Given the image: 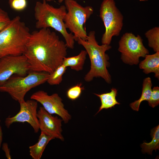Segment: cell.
Segmentation results:
<instances>
[{"mask_svg": "<svg viewBox=\"0 0 159 159\" xmlns=\"http://www.w3.org/2000/svg\"><path fill=\"white\" fill-rule=\"evenodd\" d=\"M65 43L49 28H43L31 33L24 54L30 71L50 74L62 64L67 55Z\"/></svg>", "mask_w": 159, "mask_h": 159, "instance_id": "obj_1", "label": "cell"}, {"mask_svg": "<svg viewBox=\"0 0 159 159\" xmlns=\"http://www.w3.org/2000/svg\"><path fill=\"white\" fill-rule=\"evenodd\" d=\"M67 12L65 6L56 8L48 4L45 0H43L42 2L37 1L34 7L35 26L39 29H54L62 35L67 47L73 49L75 42L74 35L67 32L64 22Z\"/></svg>", "mask_w": 159, "mask_h": 159, "instance_id": "obj_2", "label": "cell"}, {"mask_svg": "<svg viewBox=\"0 0 159 159\" xmlns=\"http://www.w3.org/2000/svg\"><path fill=\"white\" fill-rule=\"evenodd\" d=\"M77 42L85 48L90 59V69L84 77L85 81L90 82L95 77H100L107 83H111V76L107 69L110 66L109 57L105 52L111 48V46L99 45L93 31L89 32L86 40L79 38Z\"/></svg>", "mask_w": 159, "mask_h": 159, "instance_id": "obj_3", "label": "cell"}, {"mask_svg": "<svg viewBox=\"0 0 159 159\" xmlns=\"http://www.w3.org/2000/svg\"><path fill=\"white\" fill-rule=\"evenodd\" d=\"M31 35L29 29L17 16L0 31V58L24 54Z\"/></svg>", "mask_w": 159, "mask_h": 159, "instance_id": "obj_4", "label": "cell"}, {"mask_svg": "<svg viewBox=\"0 0 159 159\" xmlns=\"http://www.w3.org/2000/svg\"><path fill=\"white\" fill-rule=\"evenodd\" d=\"M49 75L45 72L31 71L25 76L14 75L0 86V92L7 93L19 103L23 102L26 93L47 82Z\"/></svg>", "mask_w": 159, "mask_h": 159, "instance_id": "obj_5", "label": "cell"}, {"mask_svg": "<svg viewBox=\"0 0 159 159\" xmlns=\"http://www.w3.org/2000/svg\"><path fill=\"white\" fill-rule=\"evenodd\" d=\"M64 3L67 11L64 19L66 28L74 34L75 41L79 38L86 40L87 34L84 25L93 14V8L83 7L75 0H65Z\"/></svg>", "mask_w": 159, "mask_h": 159, "instance_id": "obj_6", "label": "cell"}, {"mask_svg": "<svg viewBox=\"0 0 159 159\" xmlns=\"http://www.w3.org/2000/svg\"><path fill=\"white\" fill-rule=\"evenodd\" d=\"M100 16L105 28L101 39L102 44L110 45L112 37L118 36L123 26V16L114 0H104L101 5Z\"/></svg>", "mask_w": 159, "mask_h": 159, "instance_id": "obj_7", "label": "cell"}, {"mask_svg": "<svg viewBox=\"0 0 159 159\" xmlns=\"http://www.w3.org/2000/svg\"><path fill=\"white\" fill-rule=\"evenodd\" d=\"M143 40L139 35L135 36L127 32L121 37L119 42L118 50L121 53V59L125 63L130 65H137L140 57L149 54L148 50L144 46Z\"/></svg>", "mask_w": 159, "mask_h": 159, "instance_id": "obj_8", "label": "cell"}, {"mask_svg": "<svg viewBox=\"0 0 159 159\" xmlns=\"http://www.w3.org/2000/svg\"><path fill=\"white\" fill-rule=\"evenodd\" d=\"M30 71V64L24 54L1 57L0 58V86L14 75L25 76Z\"/></svg>", "mask_w": 159, "mask_h": 159, "instance_id": "obj_9", "label": "cell"}, {"mask_svg": "<svg viewBox=\"0 0 159 159\" xmlns=\"http://www.w3.org/2000/svg\"><path fill=\"white\" fill-rule=\"evenodd\" d=\"M30 98L40 103L49 113L59 116L64 123H68L71 120V116L65 108L62 100L58 94L49 95L44 91L39 90L33 93Z\"/></svg>", "mask_w": 159, "mask_h": 159, "instance_id": "obj_10", "label": "cell"}, {"mask_svg": "<svg viewBox=\"0 0 159 159\" xmlns=\"http://www.w3.org/2000/svg\"><path fill=\"white\" fill-rule=\"evenodd\" d=\"M19 103V111L14 116L6 118L4 122L5 126L8 128L14 123L26 122L32 127L35 133H37L39 130L37 117L38 102L31 99Z\"/></svg>", "mask_w": 159, "mask_h": 159, "instance_id": "obj_11", "label": "cell"}, {"mask_svg": "<svg viewBox=\"0 0 159 159\" xmlns=\"http://www.w3.org/2000/svg\"><path fill=\"white\" fill-rule=\"evenodd\" d=\"M39 130L53 137L64 141L62 134V119L52 116L46 111L43 107H40L37 112Z\"/></svg>", "mask_w": 159, "mask_h": 159, "instance_id": "obj_12", "label": "cell"}, {"mask_svg": "<svg viewBox=\"0 0 159 159\" xmlns=\"http://www.w3.org/2000/svg\"><path fill=\"white\" fill-rule=\"evenodd\" d=\"M145 59L139 64L140 69L145 74L150 73L155 74V77L159 78V51L152 54H147Z\"/></svg>", "mask_w": 159, "mask_h": 159, "instance_id": "obj_13", "label": "cell"}, {"mask_svg": "<svg viewBox=\"0 0 159 159\" xmlns=\"http://www.w3.org/2000/svg\"><path fill=\"white\" fill-rule=\"evenodd\" d=\"M54 139L48 134L41 132L37 142L29 147L30 155L33 159H40L47 145Z\"/></svg>", "mask_w": 159, "mask_h": 159, "instance_id": "obj_14", "label": "cell"}, {"mask_svg": "<svg viewBox=\"0 0 159 159\" xmlns=\"http://www.w3.org/2000/svg\"><path fill=\"white\" fill-rule=\"evenodd\" d=\"M98 97L101 101V105L99 110L96 114L103 109H111L116 105H119L116 99L117 94V90L114 88L111 89V91L109 92L101 94H94Z\"/></svg>", "mask_w": 159, "mask_h": 159, "instance_id": "obj_15", "label": "cell"}, {"mask_svg": "<svg viewBox=\"0 0 159 159\" xmlns=\"http://www.w3.org/2000/svg\"><path fill=\"white\" fill-rule=\"evenodd\" d=\"M87 53L85 50H82L77 55L68 57H65L62 64L65 67H70L76 71L82 69Z\"/></svg>", "mask_w": 159, "mask_h": 159, "instance_id": "obj_16", "label": "cell"}, {"mask_svg": "<svg viewBox=\"0 0 159 159\" xmlns=\"http://www.w3.org/2000/svg\"><path fill=\"white\" fill-rule=\"evenodd\" d=\"M152 86L151 80L150 77H146L144 79L142 93L140 98L130 105L132 109L138 111L141 102L143 101H148L149 100L151 94Z\"/></svg>", "mask_w": 159, "mask_h": 159, "instance_id": "obj_17", "label": "cell"}, {"mask_svg": "<svg viewBox=\"0 0 159 159\" xmlns=\"http://www.w3.org/2000/svg\"><path fill=\"white\" fill-rule=\"evenodd\" d=\"M150 135L152 138L151 141L149 143L144 142L141 145L142 151L143 153H147L152 155V151L159 149V125L151 130Z\"/></svg>", "mask_w": 159, "mask_h": 159, "instance_id": "obj_18", "label": "cell"}, {"mask_svg": "<svg viewBox=\"0 0 159 159\" xmlns=\"http://www.w3.org/2000/svg\"><path fill=\"white\" fill-rule=\"evenodd\" d=\"M145 35L148 39L149 46L155 52L159 51V27H155L148 30Z\"/></svg>", "mask_w": 159, "mask_h": 159, "instance_id": "obj_19", "label": "cell"}, {"mask_svg": "<svg viewBox=\"0 0 159 159\" xmlns=\"http://www.w3.org/2000/svg\"><path fill=\"white\" fill-rule=\"evenodd\" d=\"M67 67L62 64L59 66L52 73L49 74L47 82L51 85H59L62 80V76Z\"/></svg>", "mask_w": 159, "mask_h": 159, "instance_id": "obj_20", "label": "cell"}, {"mask_svg": "<svg viewBox=\"0 0 159 159\" xmlns=\"http://www.w3.org/2000/svg\"><path fill=\"white\" fill-rule=\"evenodd\" d=\"M82 84L80 83L69 88L67 91L68 98L72 100H75L80 96L84 88L82 87Z\"/></svg>", "mask_w": 159, "mask_h": 159, "instance_id": "obj_21", "label": "cell"}, {"mask_svg": "<svg viewBox=\"0 0 159 159\" xmlns=\"http://www.w3.org/2000/svg\"><path fill=\"white\" fill-rule=\"evenodd\" d=\"M148 101L149 105L153 108L159 105V87H154L152 89L151 96Z\"/></svg>", "mask_w": 159, "mask_h": 159, "instance_id": "obj_22", "label": "cell"}, {"mask_svg": "<svg viewBox=\"0 0 159 159\" xmlns=\"http://www.w3.org/2000/svg\"><path fill=\"white\" fill-rule=\"evenodd\" d=\"M11 20L8 13L0 7V31L9 24Z\"/></svg>", "mask_w": 159, "mask_h": 159, "instance_id": "obj_23", "label": "cell"}, {"mask_svg": "<svg viewBox=\"0 0 159 159\" xmlns=\"http://www.w3.org/2000/svg\"><path fill=\"white\" fill-rule=\"evenodd\" d=\"M2 150L5 153V156L8 159H11L10 149L9 148L8 144L6 143H4L2 145Z\"/></svg>", "mask_w": 159, "mask_h": 159, "instance_id": "obj_24", "label": "cell"}, {"mask_svg": "<svg viewBox=\"0 0 159 159\" xmlns=\"http://www.w3.org/2000/svg\"><path fill=\"white\" fill-rule=\"evenodd\" d=\"M3 138V133L1 126L0 125V148L1 146Z\"/></svg>", "mask_w": 159, "mask_h": 159, "instance_id": "obj_25", "label": "cell"}, {"mask_svg": "<svg viewBox=\"0 0 159 159\" xmlns=\"http://www.w3.org/2000/svg\"><path fill=\"white\" fill-rule=\"evenodd\" d=\"M17 0H9V4H10L12 2L14 1H17Z\"/></svg>", "mask_w": 159, "mask_h": 159, "instance_id": "obj_26", "label": "cell"}, {"mask_svg": "<svg viewBox=\"0 0 159 159\" xmlns=\"http://www.w3.org/2000/svg\"><path fill=\"white\" fill-rule=\"evenodd\" d=\"M65 0H58V2L59 3H62L63 1H64Z\"/></svg>", "mask_w": 159, "mask_h": 159, "instance_id": "obj_27", "label": "cell"}, {"mask_svg": "<svg viewBox=\"0 0 159 159\" xmlns=\"http://www.w3.org/2000/svg\"><path fill=\"white\" fill-rule=\"evenodd\" d=\"M47 2H51L54 1V0H45Z\"/></svg>", "mask_w": 159, "mask_h": 159, "instance_id": "obj_28", "label": "cell"}, {"mask_svg": "<svg viewBox=\"0 0 159 159\" xmlns=\"http://www.w3.org/2000/svg\"><path fill=\"white\" fill-rule=\"evenodd\" d=\"M148 0H139L140 1H148Z\"/></svg>", "mask_w": 159, "mask_h": 159, "instance_id": "obj_29", "label": "cell"}, {"mask_svg": "<svg viewBox=\"0 0 159 159\" xmlns=\"http://www.w3.org/2000/svg\"><path fill=\"white\" fill-rule=\"evenodd\" d=\"M1 122V120H0V123Z\"/></svg>", "mask_w": 159, "mask_h": 159, "instance_id": "obj_30", "label": "cell"}]
</instances>
